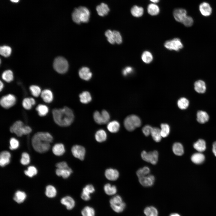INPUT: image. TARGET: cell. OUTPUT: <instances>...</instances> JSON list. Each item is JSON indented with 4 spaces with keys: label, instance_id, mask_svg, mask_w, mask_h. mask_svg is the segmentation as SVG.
Wrapping results in <instances>:
<instances>
[{
    "label": "cell",
    "instance_id": "obj_5",
    "mask_svg": "<svg viewBox=\"0 0 216 216\" xmlns=\"http://www.w3.org/2000/svg\"><path fill=\"white\" fill-rule=\"evenodd\" d=\"M124 125L129 131H132L141 125L140 118L135 115H130L127 116L124 121Z\"/></svg>",
    "mask_w": 216,
    "mask_h": 216
},
{
    "label": "cell",
    "instance_id": "obj_54",
    "mask_svg": "<svg viewBox=\"0 0 216 216\" xmlns=\"http://www.w3.org/2000/svg\"><path fill=\"white\" fill-rule=\"evenodd\" d=\"M193 18L191 16L187 15L182 23L186 27H190L193 25Z\"/></svg>",
    "mask_w": 216,
    "mask_h": 216
},
{
    "label": "cell",
    "instance_id": "obj_24",
    "mask_svg": "<svg viewBox=\"0 0 216 216\" xmlns=\"http://www.w3.org/2000/svg\"><path fill=\"white\" fill-rule=\"evenodd\" d=\"M194 89L197 92L203 93L206 91V87L205 82L201 80H198L194 84Z\"/></svg>",
    "mask_w": 216,
    "mask_h": 216
},
{
    "label": "cell",
    "instance_id": "obj_30",
    "mask_svg": "<svg viewBox=\"0 0 216 216\" xmlns=\"http://www.w3.org/2000/svg\"><path fill=\"white\" fill-rule=\"evenodd\" d=\"M172 150L173 153L176 155L181 156L184 153V148L181 143L176 142L173 144L172 146Z\"/></svg>",
    "mask_w": 216,
    "mask_h": 216
},
{
    "label": "cell",
    "instance_id": "obj_22",
    "mask_svg": "<svg viewBox=\"0 0 216 216\" xmlns=\"http://www.w3.org/2000/svg\"><path fill=\"white\" fill-rule=\"evenodd\" d=\"M41 97L45 103H49L53 100V95L51 91L48 89H44L41 92Z\"/></svg>",
    "mask_w": 216,
    "mask_h": 216
},
{
    "label": "cell",
    "instance_id": "obj_50",
    "mask_svg": "<svg viewBox=\"0 0 216 216\" xmlns=\"http://www.w3.org/2000/svg\"><path fill=\"white\" fill-rule=\"evenodd\" d=\"M29 89L32 94L35 97H38L41 94L42 92L40 88L36 85L30 86Z\"/></svg>",
    "mask_w": 216,
    "mask_h": 216
},
{
    "label": "cell",
    "instance_id": "obj_25",
    "mask_svg": "<svg viewBox=\"0 0 216 216\" xmlns=\"http://www.w3.org/2000/svg\"><path fill=\"white\" fill-rule=\"evenodd\" d=\"M209 116L207 113L204 111L200 110L197 113V120L201 124H204L208 122Z\"/></svg>",
    "mask_w": 216,
    "mask_h": 216
},
{
    "label": "cell",
    "instance_id": "obj_40",
    "mask_svg": "<svg viewBox=\"0 0 216 216\" xmlns=\"http://www.w3.org/2000/svg\"><path fill=\"white\" fill-rule=\"evenodd\" d=\"M144 212L146 216H158V212L157 209L152 206L146 207Z\"/></svg>",
    "mask_w": 216,
    "mask_h": 216
},
{
    "label": "cell",
    "instance_id": "obj_16",
    "mask_svg": "<svg viewBox=\"0 0 216 216\" xmlns=\"http://www.w3.org/2000/svg\"><path fill=\"white\" fill-rule=\"evenodd\" d=\"M186 10L182 8H177L174 10L173 15L175 20L177 22H182L187 16Z\"/></svg>",
    "mask_w": 216,
    "mask_h": 216
},
{
    "label": "cell",
    "instance_id": "obj_35",
    "mask_svg": "<svg viewBox=\"0 0 216 216\" xmlns=\"http://www.w3.org/2000/svg\"><path fill=\"white\" fill-rule=\"evenodd\" d=\"M81 214L82 216H95V211L92 207L86 206L82 209Z\"/></svg>",
    "mask_w": 216,
    "mask_h": 216
},
{
    "label": "cell",
    "instance_id": "obj_36",
    "mask_svg": "<svg viewBox=\"0 0 216 216\" xmlns=\"http://www.w3.org/2000/svg\"><path fill=\"white\" fill-rule=\"evenodd\" d=\"M105 193L109 195H112L115 194L117 191L116 187L114 185L107 183L105 184L104 188Z\"/></svg>",
    "mask_w": 216,
    "mask_h": 216
},
{
    "label": "cell",
    "instance_id": "obj_49",
    "mask_svg": "<svg viewBox=\"0 0 216 216\" xmlns=\"http://www.w3.org/2000/svg\"><path fill=\"white\" fill-rule=\"evenodd\" d=\"M11 48L7 46H1L0 48L1 55L5 57H8L9 56L11 53Z\"/></svg>",
    "mask_w": 216,
    "mask_h": 216
},
{
    "label": "cell",
    "instance_id": "obj_7",
    "mask_svg": "<svg viewBox=\"0 0 216 216\" xmlns=\"http://www.w3.org/2000/svg\"><path fill=\"white\" fill-rule=\"evenodd\" d=\"M53 66L56 71L62 74L65 73L68 70V64L65 58L62 57H58L54 60Z\"/></svg>",
    "mask_w": 216,
    "mask_h": 216
},
{
    "label": "cell",
    "instance_id": "obj_26",
    "mask_svg": "<svg viewBox=\"0 0 216 216\" xmlns=\"http://www.w3.org/2000/svg\"><path fill=\"white\" fill-rule=\"evenodd\" d=\"M56 175L59 176H62L64 179L68 178L72 173V170L69 168L68 169H60L57 168L56 171Z\"/></svg>",
    "mask_w": 216,
    "mask_h": 216
},
{
    "label": "cell",
    "instance_id": "obj_12",
    "mask_svg": "<svg viewBox=\"0 0 216 216\" xmlns=\"http://www.w3.org/2000/svg\"><path fill=\"white\" fill-rule=\"evenodd\" d=\"M71 152L73 155L76 158L81 160L84 159L86 150L82 146L79 145L74 146L71 148Z\"/></svg>",
    "mask_w": 216,
    "mask_h": 216
},
{
    "label": "cell",
    "instance_id": "obj_14",
    "mask_svg": "<svg viewBox=\"0 0 216 216\" xmlns=\"http://www.w3.org/2000/svg\"><path fill=\"white\" fill-rule=\"evenodd\" d=\"M140 183L145 187H151L154 184L155 181V177L152 175H148L147 176L139 178Z\"/></svg>",
    "mask_w": 216,
    "mask_h": 216
},
{
    "label": "cell",
    "instance_id": "obj_51",
    "mask_svg": "<svg viewBox=\"0 0 216 216\" xmlns=\"http://www.w3.org/2000/svg\"><path fill=\"white\" fill-rule=\"evenodd\" d=\"M20 161L21 164L23 165H26L28 164L30 162V158L29 154L26 152L22 153Z\"/></svg>",
    "mask_w": 216,
    "mask_h": 216
},
{
    "label": "cell",
    "instance_id": "obj_20",
    "mask_svg": "<svg viewBox=\"0 0 216 216\" xmlns=\"http://www.w3.org/2000/svg\"><path fill=\"white\" fill-rule=\"evenodd\" d=\"M96 10L99 15L104 16L108 14L110 9L106 4L102 3L96 7Z\"/></svg>",
    "mask_w": 216,
    "mask_h": 216
},
{
    "label": "cell",
    "instance_id": "obj_31",
    "mask_svg": "<svg viewBox=\"0 0 216 216\" xmlns=\"http://www.w3.org/2000/svg\"><path fill=\"white\" fill-rule=\"evenodd\" d=\"M95 138L97 142H103L106 139V133L104 130L100 129L96 132Z\"/></svg>",
    "mask_w": 216,
    "mask_h": 216
},
{
    "label": "cell",
    "instance_id": "obj_39",
    "mask_svg": "<svg viewBox=\"0 0 216 216\" xmlns=\"http://www.w3.org/2000/svg\"><path fill=\"white\" fill-rule=\"evenodd\" d=\"M144 10L142 7L136 5L134 6L131 9V13L132 15L136 17H140L142 16L143 14Z\"/></svg>",
    "mask_w": 216,
    "mask_h": 216
},
{
    "label": "cell",
    "instance_id": "obj_62",
    "mask_svg": "<svg viewBox=\"0 0 216 216\" xmlns=\"http://www.w3.org/2000/svg\"><path fill=\"white\" fill-rule=\"evenodd\" d=\"M151 2L154 3H156L158 2L160 0H150Z\"/></svg>",
    "mask_w": 216,
    "mask_h": 216
},
{
    "label": "cell",
    "instance_id": "obj_52",
    "mask_svg": "<svg viewBox=\"0 0 216 216\" xmlns=\"http://www.w3.org/2000/svg\"><path fill=\"white\" fill-rule=\"evenodd\" d=\"M10 144L9 148L11 150L17 149L19 146V143L18 141L14 137H12L10 139Z\"/></svg>",
    "mask_w": 216,
    "mask_h": 216
},
{
    "label": "cell",
    "instance_id": "obj_6",
    "mask_svg": "<svg viewBox=\"0 0 216 216\" xmlns=\"http://www.w3.org/2000/svg\"><path fill=\"white\" fill-rule=\"evenodd\" d=\"M110 207L115 212L120 213L122 212L126 207V204L123 201L122 197L119 195H116L111 198L109 201Z\"/></svg>",
    "mask_w": 216,
    "mask_h": 216
},
{
    "label": "cell",
    "instance_id": "obj_2",
    "mask_svg": "<svg viewBox=\"0 0 216 216\" xmlns=\"http://www.w3.org/2000/svg\"><path fill=\"white\" fill-rule=\"evenodd\" d=\"M52 113L54 122L59 126H68L74 121L73 112L67 107L65 106L60 109H54L52 110Z\"/></svg>",
    "mask_w": 216,
    "mask_h": 216
},
{
    "label": "cell",
    "instance_id": "obj_27",
    "mask_svg": "<svg viewBox=\"0 0 216 216\" xmlns=\"http://www.w3.org/2000/svg\"><path fill=\"white\" fill-rule=\"evenodd\" d=\"M191 161L196 164L202 163L205 159V156L201 152L196 153L193 154L191 158Z\"/></svg>",
    "mask_w": 216,
    "mask_h": 216
},
{
    "label": "cell",
    "instance_id": "obj_10",
    "mask_svg": "<svg viewBox=\"0 0 216 216\" xmlns=\"http://www.w3.org/2000/svg\"><path fill=\"white\" fill-rule=\"evenodd\" d=\"M16 98L15 96L9 94L2 96L0 100L1 106L5 109H8L13 106L16 104Z\"/></svg>",
    "mask_w": 216,
    "mask_h": 216
},
{
    "label": "cell",
    "instance_id": "obj_43",
    "mask_svg": "<svg viewBox=\"0 0 216 216\" xmlns=\"http://www.w3.org/2000/svg\"><path fill=\"white\" fill-rule=\"evenodd\" d=\"M141 58L144 63L149 64L153 60V56L151 52L148 51H145L142 53Z\"/></svg>",
    "mask_w": 216,
    "mask_h": 216
},
{
    "label": "cell",
    "instance_id": "obj_44",
    "mask_svg": "<svg viewBox=\"0 0 216 216\" xmlns=\"http://www.w3.org/2000/svg\"><path fill=\"white\" fill-rule=\"evenodd\" d=\"M2 79L7 82L12 81L14 79L13 73L10 70H6L4 71L2 74Z\"/></svg>",
    "mask_w": 216,
    "mask_h": 216
},
{
    "label": "cell",
    "instance_id": "obj_56",
    "mask_svg": "<svg viewBox=\"0 0 216 216\" xmlns=\"http://www.w3.org/2000/svg\"><path fill=\"white\" fill-rule=\"evenodd\" d=\"M152 128L150 125H146L143 128L142 132L146 136H148L151 134Z\"/></svg>",
    "mask_w": 216,
    "mask_h": 216
},
{
    "label": "cell",
    "instance_id": "obj_37",
    "mask_svg": "<svg viewBox=\"0 0 216 216\" xmlns=\"http://www.w3.org/2000/svg\"><path fill=\"white\" fill-rule=\"evenodd\" d=\"M153 140L156 142H160L162 136L160 130L157 128H152L151 134Z\"/></svg>",
    "mask_w": 216,
    "mask_h": 216
},
{
    "label": "cell",
    "instance_id": "obj_42",
    "mask_svg": "<svg viewBox=\"0 0 216 216\" xmlns=\"http://www.w3.org/2000/svg\"><path fill=\"white\" fill-rule=\"evenodd\" d=\"M57 194L56 188L52 185L47 186L46 188L45 195L48 197L53 198L55 197Z\"/></svg>",
    "mask_w": 216,
    "mask_h": 216
},
{
    "label": "cell",
    "instance_id": "obj_33",
    "mask_svg": "<svg viewBox=\"0 0 216 216\" xmlns=\"http://www.w3.org/2000/svg\"><path fill=\"white\" fill-rule=\"evenodd\" d=\"M120 127V124L118 122L113 121L108 123L107 128L110 132L112 133H115L119 130Z\"/></svg>",
    "mask_w": 216,
    "mask_h": 216
},
{
    "label": "cell",
    "instance_id": "obj_53",
    "mask_svg": "<svg viewBox=\"0 0 216 216\" xmlns=\"http://www.w3.org/2000/svg\"><path fill=\"white\" fill-rule=\"evenodd\" d=\"M105 35L107 38L108 41L110 43L114 44L115 43L113 31L110 30H107L105 32Z\"/></svg>",
    "mask_w": 216,
    "mask_h": 216
},
{
    "label": "cell",
    "instance_id": "obj_15",
    "mask_svg": "<svg viewBox=\"0 0 216 216\" xmlns=\"http://www.w3.org/2000/svg\"><path fill=\"white\" fill-rule=\"evenodd\" d=\"M61 202L64 205L66 208L69 210L73 209L75 205V200L70 196H66L63 197L61 200Z\"/></svg>",
    "mask_w": 216,
    "mask_h": 216
},
{
    "label": "cell",
    "instance_id": "obj_11",
    "mask_svg": "<svg viewBox=\"0 0 216 216\" xmlns=\"http://www.w3.org/2000/svg\"><path fill=\"white\" fill-rule=\"evenodd\" d=\"M164 46L168 50L178 51L183 48V46L179 38H174L165 42Z\"/></svg>",
    "mask_w": 216,
    "mask_h": 216
},
{
    "label": "cell",
    "instance_id": "obj_61",
    "mask_svg": "<svg viewBox=\"0 0 216 216\" xmlns=\"http://www.w3.org/2000/svg\"><path fill=\"white\" fill-rule=\"evenodd\" d=\"M169 216H181L179 214L177 213H173L171 214Z\"/></svg>",
    "mask_w": 216,
    "mask_h": 216
},
{
    "label": "cell",
    "instance_id": "obj_41",
    "mask_svg": "<svg viewBox=\"0 0 216 216\" xmlns=\"http://www.w3.org/2000/svg\"><path fill=\"white\" fill-rule=\"evenodd\" d=\"M36 109L38 112V114L40 116H46L48 113L49 108L46 105L39 104L37 106Z\"/></svg>",
    "mask_w": 216,
    "mask_h": 216
},
{
    "label": "cell",
    "instance_id": "obj_21",
    "mask_svg": "<svg viewBox=\"0 0 216 216\" xmlns=\"http://www.w3.org/2000/svg\"><path fill=\"white\" fill-rule=\"evenodd\" d=\"M80 77L85 80H88L92 77V73L89 68L86 67H83L81 68L79 72Z\"/></svg>",
    "mask_w": 216,
    "mask_h": 216
},
{
    "label": "cell",
    "instance_id": "obj_1",
    "mask_svg": "<svg viewBox=\"0 0 216 216\" xmlns=\"http://www.w3.org/2000/svg\"><path fill=\"white\" fill-rule=\"evenodd\" d=\"M53 138L48 132H39L35 134L32 139V143L34 150L37 152L43 153L48 151L50 147V143Z\"/></svg>",
    "mask_w": 216,
    "mask_h": 216
},
{
    "label": "cell",
    "instance_id": "obj_46",
    "mask_svg": "<svg viewBox=\"0 0 216 216\" xmlns=\"http://www.w3.org/2000/svg\"><path fill=\"white\" fill-rule=\"evenodd\" d=\"M150 172V168L148 166H145L138 170L136 174L138 178H140L149 175Z\"/></svg>",
    "mask_w": 216,
    "mask_h": 216
},
{
    "label": "cell",
    "instance_id": "obj_63",
    "mask_svg": "<svg viewBox=\"0 0 216 216\" xmlns=\"http://www.w3.org/2000/svg\"><path fill=\"white\" fill-rule=\"evenodd\" d=\"M10 1L13 2H19V0H10Z\"/></svg>",
    "mask_w": 216,
    "mask_h": 216
},
{
    "label": "cell",
    "instance_id": "obj_60",
    "mask_svg": "<svg viewBox=\"0 0 216 216\" xmlns=\"http://www.w3.org/2000/svg\"><path fill=\"white\" fill-rule=\"evenodd\" d=\"M4 86L3 83V82L1 81H0V90L1 92L2 90L3 89V88L4 87Z\"/></svg>",
    "mask_w": 216,
    "mask_h": 216
},
{
    "label": "cell",
    "instance_id": "obj_29",
    "mask_svg": "<svg viewBox=\"0 0 216 216\" xmlns=\"http://www.w3.org/2000/svg\"><path fill=\"white\" fill-rule=\"evenodd\" d=\"M194 148L198 152H201L206 149V143L203 139H199L194 143L193 145Z\"/></svg>",
    "mask_w": 216,
    "mask_h": 216
},
{
    "label": "cell",
    "instance_id": "obj_4",
    "mask_svg": "<svg viewBox=\"0 0 216 216\" xmlns=\"http://www.w3.org/2000/svg\"><path fill=\"white\" fill-rule=\"evenodd\" d=\"M10 130L11 133L15 134L19 137L29 134L32 131L30 127L24 125L23 122L20 120L15 122L10 127Z\"/></svg>",
    "mask_w": 216,
    "mask_h": 216
},
{
    "label": "cell",
    "instance_id": "obj_34",
    "mask_svg": "<svg viewBox=\"0 0 216 216\" xmlns=\"http://www.w3.org/2000/svg\"><path fill=\"white\" fill-rule=\"evenodd\" d=\"M80 102L84 104H87L92 100V98L90 94L88 91H84L79 95Z\"/></svg>",
    "mask_w": 216,
    "mask_h": 216
},
{
    "label": "cell",
    "instance_id": "obj_32",
    "mask_svg": "<svg viewBox=\"0 0 216 216\" xmlns=\"http://www.w3.org/2000/svg\"><path fill=\"white\" fill-rule=\"evenodd\" d=\"M35 104V100L32 98H26L23 99L22 105L24 108L27 110L31 109L32 106Z\"/></svg>",
    "mask_w": 216,
    "mask_h": 216
},
{
    "label": "cell",
    "instance_id": "obj_55",
    "mask_svg": "<svg viewBox=\"0 0 216 216\" xmlns=\"http://www.w3.org/2000/svg\"><path fill=\"white\" fill-rule=\"evenodd\" d=\"M113 33L115 42L118 44H121L122 40L120 33L118 31L115 30L113 31Z\"/></svg>",
    "mask_w": 216,
    "mask_h": 216
},
{
    "label": "cell",
    "instance_id": "obj_19",
    "mask_svg": "<svg viewBox=\"0 0 216 216\" xmlns=\"http://www.w3.org/2000/svg\"><path fill=\"white\" fill-rule=\"evenodd\" d=\"M199 10L202 14L206 16H209L212 12L211 7L208 3L206 2H203L200 4Z\"/></svg>",
    "mask_w": 216,
    "mask_h": 216
},
{
    "label": "cell",
    "instance_id": "obj_58",
    "mask_svg": "<svg viewBox=\"0 0 216 216\" xmlns=\"http://www.w3.org/2000/svg\"><path fill=\"white\" fill-rule=\"evenodd\" d=\"M133 71V68L130 67L125 68L122 71V74L125 76L131 73Z\"/></svg>",
    "mask_w": 216,
    "mask_h": 216
},
{
    "label": "cell",
    "instance_id": "obj_23",
    "mask_svg": "<svg viewBox=\"0 0 216 216\" xmlns=\"http://www.w3.org/2000/svg\"><path fill=\"white\" fill-rule=\"evenodd\" d=\"M52 150L53 153L57 156L62 155L65 152L64 145L61 143L55 144L52 148Z\"/></svg>",
    "mask_w": 216,
    "mask_h": 216
},
{
    "label": "cell",
    "instance_id": "obj_59",
    "mask_svg": "<svg viewBox=\"0 0 216 216\" xmlns=\"http://www.w3.org/2000/svg\"><path fill=\"white\" fill-rule=\"evenodd\" d=\"M212 152L216 157V141L214 142L212 145Z\"/></svg>",
    "mask_w": 216,
    "mask_h": 216
},
{
    "label": "cell",
    "instance_id": "obj_45",
    "mask_svg": "<svg viewBox=\"0 0 216 216\" xmlns=\"http://www.w3.org/2000/svg\"><path fill=\"white\" fill-rule=\"evenodd\" d=\"M177 105L180 109L184 110L187 109L189 106V101L187 98H182L178 100Z\"/></svg>",
    "mask_w": 216,
    "mask_h": 216
},
{
    "label": "cell",
    "instance_id": "obj_57",
    "mask_svg": "<svg viewBox=\"0 0 216 216\" xmlns=\"http://www.w3.org/2000/svg\"><path fill=\"white\" fill-rule=\"evenodd\" d=\"M56 166L57 168L60 169H68L69 168L67 163L64 161L57 163L56 164Z\"/></svg>",
    "mask_w": 216,
    "mask_h": 216
},
{
    "label": "cell",
    "instance_id": "obj_9",
    "mask_svg": "<svg viewBox=\"0 0 216 216\" xmlns=\"http://www.w3.org/2000/svg\"><path fill=\"white\" fill-rule=\"evenodd\" d=\"M141 157L144 160L155 165L158 160V153L156 150L148 152L143 151L141 153Z\"/></svg>",
    "mask_w": 216,
    "mask_h": 216
},
{
    "label": "cell",
    "instance_id": "obj_47",
    "mask_svg": "<svg viewBox=\"0 0 216 216\" xmlns=\"http://www.w3.org/2000/svg\"><path fill=\"white\" fill-rule=\"evenodd\" d=\"M160 133L162 137H166L169 134L170 128L169 125L166 124H162L160 125Z\"/></svg>",
    "mask_w": 216,
    "mask_h": 216
},
{
    "label": "cell",
    "instance_id": "obj_28",
    "mask_svg": "<svg viewBox=\"0 0 216 216\" xmlns=\"http://www.w3.org/2000/svg\"><path fill=\"white\" fill-rule=\"evenodd\" d=\"M26 195L25 192L20 190H17L15 193L13 199L18 203L23 202L26 199Z\"/></svg>",
    "mask_w": 216,
    "mask_h": 216
},
{
    "label": "cell",
    "instance_id": "obj_17",
    "mask_svg": "<svg viewBox=\"0 0 216 216\" xmlns=\"http://www.w3.org/2000/svg\"><path fill=\"white\" fill-rule=\"evenodd\" d=\"M105 175L109 180L113 181L118 178L119 176V173L117 170L110 168L105 170Z\"/></svg>",
    "mask_w": 216,
    "mask_h": 216
},
{
    "label": "cell",
    "instance_id": "obj_8",
    "mask_svg": "<svg viewBox=\"0 0 216 216\" xmlns=\"http://www.w3.org/2000/svg\"><path fill=\"white\" fill-rule=\"evenodd\" d=\"M93 118L95 122L100 124H104L109 121L110 116L109 113L106 110H102L101 113L95 111L93 114Z\"/></svg>",
    "mask_w": 216,
    "mask_h": 216
},
{
    "label": "cell",
    "instance_id": "obj_18",
    "mask_svg": "<svg viewBox=\"0 0 216 216\" xmlns=\"http://www.w3.org/2000/svg\"><path fill=\"white\" fill-rule=\"evenodd\" d=\"M11 155L8 151H2L0 154V165L3 167L8 165L10 162Z\"/></svg>",
    "mask_w": 216,
    "mask_h": 216
},
{
    "label": "cell",
    "instance_id": "obj_48",
    "mask_svg": "<svg viewBox=\"0 0 216 216\" xmlns=\"http://www.w3.org/2000/svg\"><path fill=\"white\" fill-rule=\"evenodd\" d=\"M38 171L37 169L34 166H29L27 170H25L24 171L25 174L29 177H32L36 175Z\"/></svg>",
    "mask_w": 216,
    "mask_h": 216
},
{
    "label": "cell",
    "instance_id": "obj_38",
    "mask_svg": "<svg viewBox=\"0 0 216 216\" xmlns=\"http://www.w3.org/2000/svg\"><path fill=\"white\" fill-rule=\"evenodd\" d=\"M147 11L148 13L150 15L155 16L159 14L160 9L157 5L154 4L152 3L148 5L147 8Z\"/></svg>",
    "mask_w": 216,
    "mask_h": 216
},
{
    "label": "cell",
    "instance_id": "obj_13",
    "mask_svg": "<svg viewBox=\"0 0 216 216\" xmlns=\"http://www.w3.org/2000/svg\"><path fill=\"white\" fill-rule=\"evenodd\" d=\"M95 191L94 186L92 184L86 185L82 189L81 197V198L85 201H88L91 199L90 194L93 193Z\"/></svg>",
    "mask_w": 216,
    "mask_h": 216
},
{
    "label": "cell",
    "instance_id": "obj_3",
    "mask_svg": "<svg viewBox=\"0 0 216 216\" xmlns=\"http://www.w3.org/2000/svg\"><path fill=\"white\" fill-rule=\"evenodd\" d=\"M90 12L89 9L84 6L75 8L72 14V19L75 23L79 24L81 22L86 23L89 20Z\"/></svg>",
    "mask_w": 216,
    "mask_h": 216
}]
</instances>
